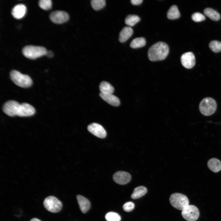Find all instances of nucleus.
Wrapping results in <instances>:
<instances>
[{
    "label": "nucleus",
    "mask_w": 221,
    "mask_h": 221,
    "mask_svg": "<svg viewBox=\"0 0 221 221\" xmlns=\"http://www.w3.org/2000/svg\"><path fill=\"white\" fill-rule=\"evenodd\" d=\"M169 51L168 45L162 42H159L154 44L149 48L148 55L151 61L161 60L167 56Z\"/></svg>",
    "instance_id": "f257e3e1"
},
{
    "label": "nucleus",
    "mask_w": 221,
    "mask_h": 221,
    "mask_svg": "<svg viewBox=\"0 0 221 221\" xmlns=\"http://www.w3.org/2000/svg\"><path fill=\"white\" fill-rule=\"evenodd\" d=\"M47 50L41 46L28 45L24 47L22 50L23 55L30 59L34 60L46 55Z\"/></svg>",
    "instance_id": "f03ea898"
},
{
    "label": "nucleus",
    "mask_w": 221,
    "mask_h": 221,
    "mask_svg": "<svg viewBox=\"0 0 221 221\" xmlns=\"http://www.w3.org/2000/svg\"><path fill=\"white\" fill-rule=\"evenodd\" d=\"M10 76L13 82L20 87H28L32 84V80L29 76L23 74L17 71L12 70L10 72Z\"/></svg>",
    "instance_id": "7ed1b4c3"
},
{
    "label": "nucleus",
    "mask_w": 221,
    "mask_h": 221,
    "mask_svg": "<svg viewBox=\"0 0 221 221\" xmlns=\"http://www.w3.org/2000/svg\"><path fill=\"white\" fill-rule=\"evenodd\" d=\"M200 112L203 115L208 116L213 114L217 108V104L215 100L210 97H206L203 99L199 106Z\"/></svg>",
    "instance_id": "20e7f679"
},
{
    "label": "nucleus",
    "mask_w": 221,
    "mask_h": 221,
    "mask_svg": "<svg viewBox=\"0 0 221 221\" xmlns=\"http://www.w3.org/2000/svg\"><path fill=\"white\" fill-rule=\"evenodd\" d=\"M169 200L171 204L173 207L182 211L189 204L187 196L179 193L172 194L170 197Z\"/></svg>",
    "instance_id": "39448f33"
},
{
    "label": "nucleus",
    "mask_w": 221,
    "mask_h": 221,
    "mask_svg": "<svg viewBox=\"0 0 221 221\" xmlns=\"http://www.w3.org/2000/svg\"><path fill=\"white\" fill-rule=\"evenodd\" d=\"M43 204L48 211L53 213L59 211L62 206L61 202L55 197L52 196L46 198L44 200Z\"/></svg>",
    "instance_id": "423d86ee"
},
{
    "label": "nucleus",
    "mask_w": 221,
    "mask_h": 221,
    "mask_svg": "<svg viewBox=\"0 0 221 221\" xmlns=\"http://www.w3.org/2000/svg\"><path fill=\"white\" fill-rule=\"evenodd\" d=\"M199 211L195 206L188 205L182 211L181 215L183 218L188 221H195L199 217Z\"/></svg>",
    "instance_id": "0eeeda50"
},
{
    "label": "nucleus",
    "mask_w": 221,
    "mask_h": 221,
    "mask_svg": "<svg viewBox=\"0 0 221 221\" xmlns=\"http://www.w3.org/2000/svg\"><path fill=\"white\" fill-rule=\"evenodd\" d=\"M69 17L66 12L60 10H56L52 12L49 14V18L53 23L61 24L67 21Z\"/></svg>",
    "instance_id": "6e6552de"
},
{
    "label": "nucleus",
    "mask_w": 221,
    "mask_h": 221,
    "mask_svg": "<svg viewBox=\"0 0 221 221\" xmlns=\"http://www.w3.org/2000/svg\"><path fill=\"white\" fill-rule=\"evenodd\" d=\"M20 104L14 100H9L6 102L3 107L5 113L10 117L17 115Z\"/></svg>",
    "instance_id": "1a4fd4ad"
},
{
    "label": "nucleus",
    "mask_w": 221,
    "mask_h": 221,
    "mask_svg": "<svg viewBox=\"0 0 221 221\" xmlns=\"http://www.w3.org/2000/svg\"><path fill=\"white\" fill-rule=\"evenodd\" d=\"M87 128L89 132L99 138H104L107 135V132L105 129L98 123H92L88 126Z\"/></svg>",
    "instance_id": "9d476101"
},
{
    "label": "nucleus",
    "mask_w": 221,
    "mask_h": 221,
    "mask_svg": "<svg viewBox=\"0 0 221 221\" xmlns=\"http://www.w3.org/2000/svg\"><path fill=\"white\" fill-rule=\"evenodd\" d=\"M35 109L30 104L23 103L20 104L17 115L19 117H25L32 116L35 113Z\"/></svg>",
    "instance_id": "9b49d317"
},
{
    "label": "nucleus",
    "mask_w": 221,
    "mask_h": 221,
    "mask_svg": "<svg viewBox=\"0 0 221 221\" xmlns=\"http://www.w3.org/2000/svg\"><path fill=\"white\" fill-rule=\"evenodd\" d=\"M182 65L187 69L192 68L195 64V58L191 52H188L183 54L180 58Z\"/></svg>",
    "instance_id": "f8f14e48"
},
{
    "label": "nucleus",
    "mask_w": 221,
    "mask_h": 221,
    "mask_svg": "<svg viewBox=\"0 0 221 221\" xmlns=\"http://www.w3.org/2000/svg\"><path fill=\"white\" fill-rule=\"evenodd\" d=\"M131 178V176L129 173L122 171L117 172L113 176L114 181L121 185H124L129 183Z\"/></svg>",
    "instance_id": "ddd939ff"
},
{
    "label": "nucleus",
    "mask_w": 221,
    "mask_h": 221,
    "mask_svg": "<svg viewBox=\"0 0 221 221\" xmlns=\"http://www.w3.org/2000/svg\"><path fill=\"white\" fill-rule=\"evenodd\" d=\"M27 10L25 6L22 4L15 5L12 9L11 14L16 19H21L25 15Z\"/></svg>",
    "instance_id": "4468645a"
},
{
    "label": "nucleus",
    "mask_w": 221,
    "mask_h": 221,
    "mask_svg": "<svg viewBox=\"0 0 221 221\" xmlns=\"http://www.w3.org/2000/svg\"><path fill=\"white\" fill-rule=\"evenodd\" d=\"M99 95L104 100L113 106L117 107L120 104L119 99L112 94H104L100 93Z\"/></svg>",
    "instance_id": "2eb2a0df"
},
{
    "label": "nucleus",
    "mask_w": 221,
    "mask_h": 221,
    "mask_svg": "<svg viewBox=\"0 0 221 221\" xmlns=\"http://www.w3.org/2000/svg\"><path fill=\"white\" fill-rule=\"evenodd\" d=\"M77 199L81 211L83 213L86 212L90 207V201L85 197L80 195L77 196Z\"/></svg>",
    "instance_id": "dca6fc26"
},
{
    "label": "nucleus",
    "mask_w": 221,
    "mask_h": 221,
    "mask_svg": "<svg viewBox=\"0 0 221 221\" xmlns=\"http://www.w3.org/2000/svg\"><path fill=\"white\" fill-rule=\"evenodd\" d=\"M133 30L130 27H124L120 33L119 40L121 43L126 41L132 35Z\"/></svg>",
    "instance_id": "f3484780"
},
{
    "label": "nucleus",
    "mask_w": 221,
    "mask_h": 221,
    "mask_svg": "<svg viewBox=\"0 0 221 221\" xmlns=\"http://www.w3.org/2000/svg\"><path fill=\"white\" fill-rule=\"evenodd\" d=\"M207 165L210 169L214 173H217L221 170V161L216 158L209 160Z\"/></svg>",
    "instance_id": "a211bd4d"
},
{
    "label": "nucleus",
    "mask_w": 221,
    "mask_h": 221,
    "mask_svg": "<svg viewBox=\"0 0 221 221\" xmlns=\"http://www.w3.org/2000/svg\"><path fill=\"white\" fill-rule=\"evenodd\" d=\"M99 89L100 93L104 94H112L114 91L113 87L107 82L103 81L100 84Z\"/></svg>",
    "instance_id": "6ab92c4d"
},
{
    "label": "nucleus",
    "mask_w": 221,
    "mask_h": 221,
    "mask_svg": "<svg viewBox=\"0 0 221 221\" xmlns=\"http://www.w3.org/2000/svg\"><path fill=\"white\" fill-rule=\"evenodd\" d=\"M204 12L206 16L213 21H218L220 18L219 14L212 8H206L204 10Z\"/></svg>",
    "instance_id": "aec40b11"
},
{
    "label": "nucleus",
    "mask_w": 221,
    "mask_h": 221,
    "mask_svg": "<svg viewBox=\"0 0 221 221\" xmlns=\"http://www.w3.org/2000/svg\"><path fill=\"white\" fill-rule=\"evenodd\" d=\"M147 192V188L143 186H139L135 188L131 196L133 199L139 198L144 196Z\"/></svg>",
    "instance_id": "412c9836"
},
{
    "label": "nucleus",
    "mask_w": 221,
    "mask_h": 221,
    "mask_svg": "<svg viewBox=\"0 0 221 221\" xmlns=\"http://www.w3.org/2000/svg\"><path fill=\"white\" fill-rule=\"evenodd\" d=\"M167 17L169 19H175L179 18L180 14L178 8L176 5L172 6L167 13Z\"/></svg>",
    "instance_id": "4be33fe9"
},
{
    "label": "nucleus",
    "mask_w": 221,
    "mask_h": 221,
    "mask_svg": "<svg viewBox=\"0 0 221 221\" xmlns=\"http://www.w3.org/2000/svg\"><path fill=\"white\" fill-rule=\"evenodd\" d=\"M146 41L144 37H138L134 39L131 42L130 46L133 48H141L144 46Z\"/></svg>",
    "instance_id": "5701e85b"
},
{
    "label": "nucleus",
    "mask_w": 221,
    "mask_h": 221,
    "mask_svg": "<svg viewBox=\"0 0 221 221\" xmlns=\"http://www.w3.org/2000/svg\"><path fill=\"white\" fill-rule=\"evenodd\" d=\"M140 20V18L137 15H128L125 20V23L127 25L132 26L134 25Z\"/></svg>",
    "instance_id": "b1692460"
},
{
    "label": "nucleus",
    "mask_w": 221,
    "mask_h": 221,
    "mask_svg": "<svg viewBox=\"0 0 221 221\" xmlns=\"http://www.w3.org/2000/svg\"><path fill=\"white\" fill-rule=\"evenodd\" d=\"M91 4L94 10H99L105 6L106 1L105 0H92L91 1Z\"/></svg>",
    "instance_id": "393cba45"
},
{
    "label": "nucleus",
    "mask_w": 221,
    "mask_h": 221,
    "mask_svg": "<svg viewBox=\"0 0 221 221\" xmlns=\"http://www.w3.org/2000/svg\"><path fill=\"white\" fill-rule=\"evenodd\" d=\"M211 49L214 52H221V42L217 41H212L209 44Z\"/></svg>",
    "instance_id": "a878e982"
},
{
    "label": "nucleus",
    "mask_w": 221,
    "mask_h": 221,
    "mask_svg": "<svg viewBox=\"0 0 221 221\" xmlns=\"http://www.w3.org/2000/svg\"><path fill=\"white\" fill-rule=\"evenodd\" d=\"M105 219L107 221H120V216L117 213L113 212H109L105 215Z\"/></svg>",
    "instance_id": "bb28decb"
},
{
    "label": "nucleus",
    "mask_w": 221,
    "mask_h": 221,
    "mask_svg": "<svg viewBox=\"0 0 221 221\" xmlns=\"http://www.w3.org/2000/svg\"><path fill=\"white\" fill-rule=\"evenodd\" d=\"M38 4L41 8L45 10H50L52 7V2L50 0H40Z\"/></svg>",
    "instance_id": "cd10ccee"
},
{
    "label": "nucleus",
    "mask_w": 221,
    "mask_h": 221,
    "mask_svg": "<svg viewBox=\"0 0 221 221\" xmlns=\"http://www.w3.org/2000/svg\"><path fill=\"white\" fill-rule=\"evenodd\" d=\"M192 18L195 22H199L204 20L205 17L202 14L199 12H196L192 14Z\"/></svg>",
    "instance_id": "c85d7f7f"
},
{
    "label": "nucleus",
    "mask_w": 221,
    "mask_h": 221,
    "mask_svg": "<svg viewBox=\"0 0 221 221\" xmlns=\"http://www.w3.org/2000/svg\"><path fill=\"white\" fill-rule=\"evenodd\" d=\"M134 207V204L131 202H128L125 203L123 206L124 210L126 212H130L132 211Z\"/></svg>",
    "instance_id": "c756f323"
},
{
    "label": "nucleus",
    "mask_w": 221,
    "mask_h": 221,
    "mask_svg": "<svg viewBox=\"0 0 221 221\" xmlns=\"http://www.w3.org/2000/svg\"><path fill=\"white\" fill-rule=\"evenodd\" d=\"M131 3L133 5H139L142 2V0H131L130 1Z\"/></svg>",
    "instance_id": "7c9ffc66"
},
{
    "label": "nucleus",
    "mask_w": 221,
    "mask_h": 221,
    "mask_svg": "<svg viewBox=\"0 0 221 221\" xmlns=\"http://www.w3.org/2000/svg\"><path fill=\"white\" fill-rule=\"evenodd\" d=\"M46 56L48 58H51L54 56L53 52L51 51H47Z\"/></svg>",
    "instance_id": "2f4dec72"
},
{
    "label": "nucleus",
    "mask_w": 221,
    "mask_h": 221,
    "mask_svg": "<svg viewBox=\"0 0 221 221\" xmlns=\"http://www.w3.org/2000/svg\"><path fill=\"white\" fill-rule=\"evenodd\" d=\"M30 221H41L38 219L34 218L31 220Z\"/></svg>",
    "instance_id": "473e14b6"
}]
</instances>
